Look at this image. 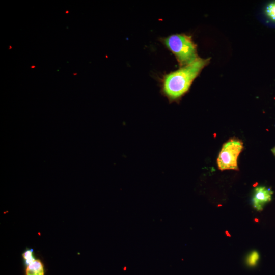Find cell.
<instances>
[{"mask_svg": "<svg viewBox=\"0 0 275 275\" xmlns=\"http://www.w3.org/2000/svg\"><path fill=\"white\" fill-rule=\"evenodd\" d=\"M45 270L42 262L35 259L32 262L26 265L25 275H44Z\"/></svg>", "mask_w": 275, "mask_h": 275, "instance_id": "6", "label": "cell"}, {"mask_svg": "<svg viewBox=\"0 0 275 275\" xmlns=\"http://www.w3.org/2000/svg\"><path fill=\"white\" fill-rule=\"evenodd\" d=\"M264 22L268 25L275 26V1L266 3L262 10Z\"/></svg>", "mask_w": 275, "mask_h": 275, "instance_id": "5", "label": "cell"}, {"mask_svg": "<svg viewBox=\"0 0 275 275\" xmlns=\"http://www.w3.org/2000/svg\"><path fill=\"white\" fill-rule=\"evenodd\" d=\"M273 191L265 186L256 187L252 199L253 207L257 211H261L264 206L272 199Z\"/></svg>", "mask_w": 275, "mask_h": 275, "instance_id": "4", "label": "cell"}, {"mask_svg": "<svg viewBox=\"0 0 275 275\" xmlns=\"http://www.w3.org/2000/svg\"><path fill=\"white\" fill-rule=\"evenodd\" d=\"M272 151L273 153L275 155V147H274V148L272 149Z\"/></svg>", "mask_w": 275, "mask_h": 275, "instance_id": "9", "label": "cell"}, {"mask_svg": "<svg viewBox=\"0 0 275 275\" xmlns=\"http://www.w3.org/2000/svg\"><path fill=\"white\" fill-rule=\"evenodd\" d=\"M159 40L174 55L180 67L189 64L199 57L197 45L190 35L174 34Z\"/></svg>", "mask_w": 275, "mask_h": 275, "instance_id": "2", "label": "cell"}, {"mask_svg": "<svg viewBox=\"0 0 275 275\" xmlns=\"http://www.w3.org/2000/svg\"><path fill=\"white\" fill-rule=\"evenodd\" d=\"M22 257L26 265L30 264L36 259L34 256L32 249H28L24 251L22 254Z\"/></svg>", "mask_w": 275, "mask_h": 275, "instance_id": "8", "label": "cell"}, {"mask_svg": "<svg viewBox=\"0 0 275 275\" xmlns=\"http://www.w3.org/2000/svg\"><path fill=\"white\" fill-rule=\"evenodd\" d=\"M243 149V142L239 139L233 138L225 142L217 159L219 169L238 170L237 159Z\"/></svg>", "mask_w": 275, "mask_h": 275, "instance_id": "3", "label": "cell"}, {"mask_svg": "<svg viewBox=\"0 0 275 275\" xmlns=\"http://www.w3.org/2000/svg\"><path fill=\"white\" fill-rule=\"evenodd\" d=\"M260 258L259 253L254 250L250 253L246 259V263L250 267L255 266Z\"/></svg>", "mask_w": 275, "mask_h": 275, "instance_id": "7", "label": "cell"}, {"mask_svg": "<svg viewBox=\"0 0 275 275\" xmlns=\"http://www.w3.org/2000/svg\"><path fill=\"white\" fill-rule=\"evenodd\" d=\"M210 58L199 57L193 62L162 76L161 93L170 103L178 102L188 92L193 82L210 63Z\"/></svg>", "mask_w": 275, "mask_h": 275, "instance_id": "1", "label": "cell"}]
</instances>
